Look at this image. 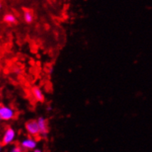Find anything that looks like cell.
<instances>
[{
  "label": "cell",
  "instance_id": "cell-1",
  "mask_svg": "<svg viewBox=\"0 0 152 152\" xmlns=\"http://www.w3.org/2000/svg\"><path fill=\"white\" fill-rule=\"evenodd\" d=\"M15 116V111L9 106L0 104V121H9Z\"/></svg>",
  "mask_w": 152,
  "mask_h": 152
},
{
  "label": "cell",
  "instance_id": "cell-2",
  "mask_svg": "<svg viewBox=\"0 0 152 152\" xmlns=\"http://www.w3.org/2000/svg\"><path fill=\"white\" fill-rule=\"evenodd\" d=\"M15 138H16V132H15V129L12 127H8L5 129L3 136H2V145H10L12 142H14V141L15 140Z\"/></svg>",
  "mask_w": 152,
  "mask_h": 152
},
{
  "label": "cell",
  "instance_id": "cell-3",
  "mask_svg": "<svg viewBox=\"0 0 152 152\" xmlns=\"http://www.w3.org/2000/svg\"><path fill=\"white\" fill-rule=\"evenodd\" d=\"M25 128L27 132L32 136H37V135H39L38 124L35 120L27 121L25 124Z\"/></svg>",
  "mask_w": 152,
  "mask_h": 152
},
{
  "label": "cell",
  "instance_id": "cell-4",
  "mask_svg": "<svg viewBox=\"0 0 152 152\" xmlns=\"http://www.w3.org/2000/svg\"><path fill=\"white\" fill-rule=\"evenodd\" d=\"M37 145V141L33 138H26L20 142V148L23 150H34Z\"/></svg>",
  "mask_w": 152,
  "mask_h": 152
},
{
  "label": "cell",
  "instance_id": "cell-5",
  "mask_svg": "<svg viewBox=\"0 0 152 152\" xmlns=\"http://www.w3.org/2000/svg\"><path fill=\"white\" fill-rule=\"evenodd\" d=\"M37 124H38L39 130V134L42 136H46L49 133V127H48V124L44 117H39L38 120L37 121Z\"/></svg>",
  "mask_w": 152,
  "mask_h": 152
},
{
  "label": "cell",
  "instance_id": "cell-6",
  "mask_svg": "<svg viewBox=\"0 0 152 152\" xmlns=\"http://www.w3.org/2000/svg\"><path fill=\"white\" fill-rule=\"evenodd\" d=\"M32 94H33L36 100L38 101V102H43L45 100V96H44L42 90L39 87H34L32 89Z\"/></svg>",
  "mask_w": 152,
  "mask_h": 152
},
{
  "label": "cell",
  "instance_id": "cell-7",
  "mask_svg": "<svg viewBox=\"0 0 152 152\" xmlns=\"http://www.w3.org/2000/svg\"><path fill=\"white\" fill-rule=\"evenodd\" d=\"M23 18L27 23H30L34 20V12L30 9H27L23 12Z\"/></svg>",
  "mask_w": 152,
  "mask_h": 152
},
{
  "label": "cell",
  "instance_id": "cell-8",
  "mask_svg": "<svg viewBox=\"0 0 152 152\" xmlns=\"http://www.w3.org/2000/svg\"><path fill=\"white\" fill-rule=\"evenodd\" d=\"M4 20L7 23H15L16 22V18L12 14H8V15H5V17H4Z\"/></svg>",
  "mask_w": 152,
  "mask_h": 152
},
{
  "label": "cell",
  "instance_id": "cell-9",
  "mask_svg": "<svg viewBox=\"0 0 152 152\" xmlns=\"http://www.w3.org/2000/svg\"><path fill=\"white\" fill-rule=\"evenodd\" d=\"M9 152H22V149L20 146L15 145L10 149Z\"/></svg>",
  "mask_w": 152,
  "mask_h": 152
},
{
  "label": "cell",
  "instance_id": "cell-10",
  "mask_svg": "<svg viewBox=\"0 0 152 152\" xmlns=\"http://www.w3.org/2000/svg\"><path fill=\"white\" fill-rule=\"evenodd\" d=\"M34 152H42V151H41L40 149H39V148H35V149H34Z\"/></svg>",
  "mask_w": 152,
  "mask_h": 152
},
{
  "label": "cell",
  "instance_id": "cell-11",
  "mask_svg": "<svg viewBox=\"0 0 152 152\" xmlns=\"http://www.w3.org/2000/svg\"><path fill=\"white\" fill-rule=\"evenodd\" d=\"M2 148H3V145H2V143H0V152H2Z\"/></svg>",
  "mask_w": 152,
  "mask_h": 152
},
{
  "label": "cell",
  "instance_id": "cell-12",
  "mask_svg": "<svg viewBox=\"0 0 152 152\" xmlns=\"http://www.w3.org/2000/svg\"><path fill=\"white\" fill-rule=\"evenodd\" d=\"M52 110V107H48V108H47V110Z\"/></svg>",
  "mask_w": 152,
  "mask_h": 152
},
{
  "label": "cell",
  "instance_id": "cell-13",
  "mask_svg": "<svg viewBox=\"0 0 152 152\" xmlns=\"http://www.w3.org/2000/svg\"><path fill=\"white\" fill-rule=\"evenodd\" d=\"M1 8H2V3L0 2V9H1Z\"/></svg>",
  "mask_w": 152,
  "mask_h": 152
},
{
  "label": "cell",
  "instance_id": "cell-14",
  "mask_svg": "<svg viewBox=\"0 0 152 152\" xmlns=\"http://www.w3.org/2000/svg\"><path fill=\"white\" fill-rule=\"evenodd\" d=\"M26 152H30V151H26Z\"/></svg>",
  "mask_w": 152,
  "mask_h": 152
}]
</instances>
